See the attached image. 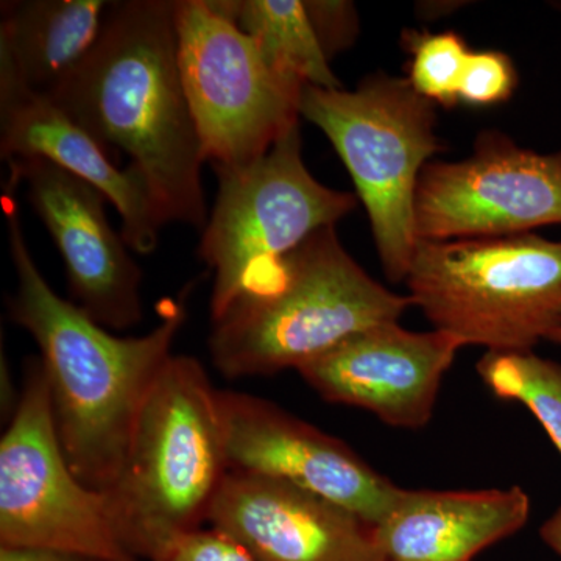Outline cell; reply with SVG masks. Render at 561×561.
<instances>
[{"label":"cell","mask_w":561,"mask_h":561,"mask_svg":"<svg viewBox=\"0 0 561 561\" xmlns=\"http://www.w3.org/2000/svg\"><path fill=\"white\" fill-rule=\"evenodd\" d=\"M16 287L10 319L35 339L49 387L51 419L70 468L84 485L108 494L119 481L144 401L173 356L186 321V294L165 300L146 335L119 337L55 294L25 242L20 213H5Z\"/></svg>","instance_id":"cell-1"},{"label":"cell","mask_w":561,"mask_h":561,"mask_svg":"<svg viewBox=\"0 0 561 561\" xmlns=\"http://www.w3.org/2000/svg\"><path fill=\"white\" fill-rule=\"evenodd\" d=\"M47 98L113 158L127 154L165 225L205 228V164L179 66L176 0L111 2L101 38Z\"/></svg>","instance_id":"cell-2"},{"label":"cell","mask_w":561,"mask_h":561,"mask_svg":"<svg viewBox=\"0 0 561 561\" xmlns=\"http://www.w3.org/2000/svg\"><path fill=\"white\" fill-rule=\"evenodd\" d=\"M412 306L409 295L393 294L350 256L334 227L321 228L210 320V360L230 379L298 371Z\"/></svg>","instance_id":"cell-3"},{"label":"cell","mask_w":561,"mask_h":561,"mask_svg":"<svg viewBox=\"0 0 561 561\" xmlns=\"http://www.w3.org/2000/svg\"><path fill=\"white\" fill-rule=\"evenodd\" d=\"M219 391L201 360L172 356L144 401L108 493L122 540L142 561L208 523L230 471Z\"/></svg>","instance_id":"cell-4"},{"label":"cell","mask_w":561,"mask_h":561,"mask_svg":"<svg viewBox=\"0 0 561 561\" xmlns=\"http://www.w3.org/2000/svg\"><path fill=\"white\" fill-rule=\"evenodd\" d=\"M404 283L434 330L465 346L534 351L561 330V241L535 232L419 241Z\"/></svg>","instance_id":"cell-5"},{"label":"cell","mask_w":561,"mask_h":561,"mask_svg":"<svg viewBox=\"0 0 561 561\" xmlns=\"http://www.w3.org/2000/svg\"><path fill=\"white\" fill-rule=\"evenodd\" d=\"M300 113L327 135L348 169L387 278L404 283L419 245L420 175L445 150L435 133L434 103L408 79L375 73L354 91L305 87Z\"/></svg>","instance_id":"cell-6"},{"label":"cell","mask_w":561,"mask_h":561,"mask_svg":"<svg viewBox=\"0 0 561 561\" xmlns=\"http://www.w3.org/2000/svg\"><path fill=\"white\" fill-rule=\"evenodd\" d=\"M214 172L219 187L198 245V257L214 275L210 320L280 257L357 205L350 192L313 179L302 161L300 127L260 160Z\"/></svg>","instance_id":"cell-7"},{"label":"cell","mask_w":561,"mask_h":561,"mask_svg":"<svg viewBox=\"0 0 561 561\" xmlns=\"http://www.w3.org/2000/svg\"><path fill=\"white\" fill-rule=\"evenodd\" d=\"M181 81L205 160L238 168L300 127L305 87L280 76L210 0H176Z\"/></svg>","instance_id":"cell-8"},{"label":"cell","mask_w":561,"mask_h":561,"mask_svg":"<svg viewBox=\"0 0 561 561\" xmlns=\"http://www.w3.org/2000/svg\"><path fill=\"white\" fill-rule=\"evenodd\" d=\"M0 546L142 561L122 540L108 494L84 485L70 468L39 357L27 362L0 440Z\"/></svg>","instance_id":"cell-9"},{"label":"cell","mask_w":561,"mask_h":561,"mask_svg":"<svg viewBox=\"0 0 561 561\" xmlns=\"http://www.w3.org/2000/svg\"><path fill=\"white\" fill-rule=\"evenodd\" d=\"M561 225V151L523 149L482 131L470 158L430 162L415 195L419 241L505 238Z\"/></svg>","instance_id":"cell-10"},{"label":"cell","mask_w":561,"mask_h":561,"mask_svg":"<svg viewBox=\"0 0 561 561\" xmlns=\"http://www.w3.org/2000/svg\"><path fill=\"white\" fill-rule=\"evenodd\" d=\"M230 470L297 486L378 524L400 486L345 442L275 402L220 390Z\"/></svg>","instance_id":"cell-11"},{"label":"cell","mask_w":561,"mask_h":561,"mask_svg":"<svg viewBox=\"0 0 561 561\" xmlns=\"http://www.w3.org/2000/svg\"><path fill=\"white\" fill-rule=\"evenodd\" d=\"M10 164V184H24L32 208L60 251L70 301L110 331L142 320V271L122 232L111 227L101 191L43 158Z\"/></svg>","instance_id":"cell-12"},{"label":"cell","mask_w":561,"mask_h":561,"mask_svg":"<svg viewBox=\"0 0 561 561\" xmlns=\"http://www.w3.org/2000/svg\"><path fill=\"white\" fill-rule=\"evenodd\" d=\"M463 346L448 332L389 321L351 335L298 373L328 402L415 431L431 423L443 378Z\"/></svg>","instance_id":"cell-13"},{"label":"cell","mask_w":561,"mask_h":561,"mask_svg":"<svg viewBox=\"0 0 561 561\" xmlns=\"http://www.w3.org/2000/svg\"><path fill=\"white\" fill-rule=\"evenodd\" d=\"M208 524L256 561H383L375 524L289 483L228 471Z\"/></svg>","instance_id":"cell-14"},{"label":"cell","mask_w":561,"mask_h":561,"mask_svg":"<svg viewBox=\"0 0 561 561\" xmlns=\"http://www.w3.org/2000/svg\"><path fill=\"white\" fill-rule=\"evenodd\" d=\"M0 154L3 160L43 158L105 195L122 219L130 250L158 249L165 221L149 183L131 165L121 169L94 138L47 95L0 76Z\"/></svg>","instance_id":"cell-15"},{"label":"cell","mask_w":561,"mask_h":561,"mask_svg":"<svg viewBox=\"0 0 561 561\" xmlns=\"http://www.w3.org/2000/svg\"><path fill=\"white\" fill-rule=\"evenodd\" d=\"M519 485L489 490L397 491L376 524L383 561H472L518 534L530 516Z\"/></svg>","instance_id":"cell-16"},{"label":"cell","mask_w":561,"mask_h":561,"mask_svg":"<svg viewBox=\"0 0 561 561\" xmlns=\"http://www.w3.org/2000/svg\"><path fill=\"white\" fill-rule=\"evenodd\" d=\"M110 7L108 0L2 2L0 76L49 94L94 49Z\"/></svg>","instance_id":"cell-17"},{"label":"cell","mask_w":561,"mask_h":561,"mask_svg":"<svg viewBox=\"0 0 561 561\" xmlns=\"http://www.w3.org/2000/svg\"><path fill=\"white\" fill-rule=\"evenodd\" d=\"M280 76L302 87L341 90L301 0H210Z\"/></svg>","instance_id":"cell-18"},{"label":"cell","mask_w":561,"mask_h":561,"mask_svg":"<svg viewBox=\"0 0 561 561\" xmlns=\"http://www.w3.org/2000/svg\"><path fill=\"white\" fill-rule=\"evenodd\" d=\"M479 378L502 401L523 404L541 424L561 456V364L534 351H486Z\"/></svg>","instance_id":"cell-19"},{"label":"cell","mask_w":561,"mask_h":561,"mask_svg":"<svg viewBox=\"0 0 561 561\" xmlns=\"http://www.w3.org/2000/svg\"><path fill=\"white\" fill-rule=\"evenodd\" d=\"M402 44L411 54L409 83L432 103L453 108L459 103V87L471 50L456 32L402 35Z\"/></svg>","instance_id":"cell-20"},{"label":"cell","mask_w":561,"mask_h":561,"mask_svg":"<svg viewBox=\"0 0 561 561\" xmlns=\"http://www.w3.org/2000/svg\"><path fill=\"white\" fill-rule=\"evenodd\" d=\"M518 84L508 55L496 50L471 51L459 87V103L491 106L507 102Z\"/></svg>","instance_id":"cell-21"},{"label":"cell","mask_w":561,"mask_h":561,"mask_svg":"<svg viewBox=\"0 0 561 561\" xmlns=\"http://www.w3.org/2000/svg\"><path fill=\"white\" fill-rule=\"evenodd\" d=\"M150 561H256L230 535L219 529H197L181 535L154 553Z\"/></svg>","instance_id":"cell-22"},{"label":"cell","mask_w":561,"mask_h":561,"mask_svg":"<svg viewBox=\"0 0 561 561\" xmlns=\"http://www.w3.org/2000/svg\"><path fill=\"white\" fill-rule=\"evenodd\" d=\"M305 9L328 60L348 47L356 38L357 16L353 3L309 0L305 2Z\"/></svg>","instance_id":"cell-23"},{"label":"cell","mask_w":561,"mask_h":561,"mask_svg":"<svg viewBox=\"0 0 561 561\" xmlns=\"http://www.w3.org/2000/svg\"><path fill=\"white\" fill-rule=\"evenodd\" d=\"M0 561H106L88 553L61 549L14 548L0 546Z\"/></svg>","instance_id":"cell-24"},{"label":"cell","mask_w":561,"mask_h":561,"mask_svg":"<svg viewBox=\"0 0 561 561\" xmlns=\"http://www.w3.org/2000/svg\"><path fill=\"white\" fill-rule=\"evenodd\" d=\"M540 537L548 548L561 557V505L542 523Z\"/></svg>","instance_id":"cell-25"},{"label":"cell","mask_w":561,"mask_h":561,"mask_svg":"<svg viewBox=\"0 0 561 561\" xmlns=\"http://www.w3.org/2000/svg\"><path fill=\"white\" fill-rule=\"evenodd\" d=\"M548 341L561 346V330L553 332V334L551 335V337L548 339Z\"/></svg>","instance_id":"cell-26"},{"label":"cell","mask_w":561,"mask_h":561,"mask_svg":"<svg viewBox=\"0 0 561 561\" xmlns=\"http://www.w3.org/2000/svg\"><path fill=\"white\" fill-rule=\"evenodd\" d=\"M557 9L561 10V3H557Z\"/></svg>","instance_id":"cell-27"}]
</instances>
